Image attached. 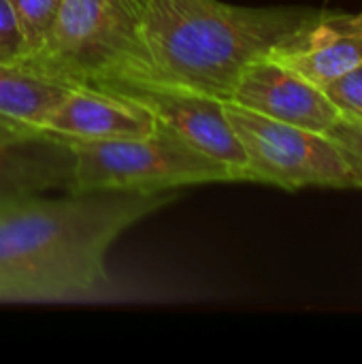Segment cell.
Segmentation results:
<instances>
[{
    "label": "cell",
    "mask_w": 362,
    "mask_h": 364,
    "mask_svg": "<svg viewBox=\"0 0 362 364\" xmlns=\"http://www.w3.org/2000/svg\"><path fill=\"white\" fill-rule=\"evenodd\" d=\"M175 198V192H68L0 211V303L107 301L109 250Z\"/></svg>",
    "instance_id": "1"
},
{
    "label": "cell",
    "mask_w": 362,
    "mask_h": 364,
    "mask_svg": "<svg viewBox=\"0 0 362 364\" xmlns=\"http://www.w3.org/2000/svg\"><path fill=\"white\" fill-rule=\"evenodd\" d=\"M307 6L143 0L141 41L154 85L230 100L243 70L320 17Z\"/></svg>",
    "instance_id": "2"
},
{
    "label": "cell",
    "mask_w": 362,
    "mask_h": 364,
    "mask_svg": "<svg viewBox=\"0 0 362 364\" xmlns=\"http://www.w3.org/2000/svg\"><path fill=\"white\" fill-rule=\"evenodd\" d=\"M141 9L143 0H62L49 38L26 62L73 85L149 83Z\"/></svg>",
    "instance_id": "3"
},
{
    "label": "cell",
    "mask_w": 362,
    "mask_h": 364,
    "mask_svg": "<svg viewBox=\"0 0 362 364\" xmlns=\"http://www.w3.org/2000/svg\"><path fill=\"white\" fill-rule=\"evenodd\" d=\"M64 141L75 158L70 194L177 192L186 186L241 181L230 166L190 147L162 128H156L147 136Z\"/></svg>",
    "instance_id": "4"
},
{
    "label": "cell",
    "mask_w": 362,
    "mask_h": 364,
    "mask_svg": "<svg viewBox=\"0 0 362 364\" xmlns=\"http://www.w3.org/2000/svg\"><path fill=\"white\" fill-rule=\"evenodd\" d=\"M226 117L247 160V181L303 188H356L337 145L322 132L284 124L224 100Z\"/></svg>",
    "instance_id": "5"
},
{
    "label": "cell",
    "mask_w": 362,
    "mask_h": 364,
    "mask_svg": "<svg viewBox=\"0 0 362 364\" xmlns=\"http://www.w3.org/2000/svg\"><path fill=\"white\" fill-rule=\"evenodd\" d=\"M102 90L139 102L154 115L158 128L224 162L241 177V181H247V160L226 117L224 100L154 83L113 85Z\"/></svg>",
    "instance_id": "6"
},
{
    "label": "cell",
    "mask_w": 362,
    "mask_h": 364,
    "mask_svg": "<svg viewBox=\"0 0 362 364\" xmlns=\"http://www.w3.org/2000/svg\"><path fill=\"white\" fill-rule=\"evenodd\" d=\"M73 151L58 134L0 117V211L66 190L73 181Z\"/></svg>",
    "instance_id": "7"
},
{
    "label": "cell",
    "mask_w": 362,
    "mask_h": 364,
    "mask_svg": "<svg viewBox=\"0 0 362 364\" xmlns=\"http://www.w3.org/2000/svg\"><path fill=\"white\" fill-rule=\"evenodd\" d=\"M230 102L265 117L322 134H326L341 115L320 85L271 55L252 62L243 70Z\"/></svg>",
    "instance_id": "8"
},
{
    "label": "cell",
    "mask_w": 362,
    "mask_h": 364,
    "mask_svg": "<svg viewBox=\"0 0 362 364\" xmlns=\"http://www.w3.org/2000/svg\"><path fill=\"white\" fill-rule=\"evenodd\" d=\"M271 58L322 87L362 64V13L322 11Z\"/></svg>",
    "instance_id": "9"
},
{
    "label": "cell",
    "mask_w": 362,
    "mask_h": 364,
    "mask_svg": "<svg viewBox=\"0 0 362 364\" xmlns=\"http://www.w3.org/2000/svg\"><path fill=\"white\" fill-rule=\"evenodd\" d=\"M156 128L154 115L139 102L87 85L73 87L43 126L45 132L83 141L147 136Z\"/></svg>",
    "instance_id": "10"
},
{
    "label": "cell",
    "mask_w": 362,
    "mask_h": 364,
    "mask_svg": "<svg viewBox=\"0 0 362 364\" xmlns=\"http://www.w3.org/2000/svg\"><path fill=\"white\" fill-rule=\"evenodd\" d=\"M77 87L26 60L0 64V117L43 130L47 117Z\"/></svg>",
    "instance_id": "11"
},
{
    "label": "cell",
    "mask_w": 362,
    "mask_h": 364,
    "mask_svg": "<svg viewBox=\"0 0 362 364\" xmlns=\"http://www.w3.org/2000/svg\"><path fill=\"white\" fill-rule=\"evenodd\" d=\"M6 2L13 11L15 23L21 34V43H23L21 60H26L36 51H41L45 41L49 38L62 0H6Z\"/></svg>",
    "instance_id": "12"
},
{
    "label": "cell",
    "mask_w": 362,
    "mask_h": 364,
    "mask_svg": "<svg viewBox=\"0 0 362 364\" xmlns=\"http://www.w3.org/2000/svg\"><path fill=\"white\" fill-rule=\"evenodd\" d=\"M326 136L341 151L348 168L354 175L356 188H362V119L339 115V119L326 130Z\"/></svg>",
    "instance_id": "13"
},
{
    "label": "cell",
    "mask_w": 362,
    "mask_h": 364,
    "mask_svg": "<svg viewBox=\"0 0 362 364\" xmlns=\"http://www.w3.org/2000/svg\"><path fill=\"white\" fill-rule=\"evenodd\" d=\"M341 115L362 119V64L322 85Z\"/></svg>",
    "instance_id": "14"
},
{
    "label": "cell",
    "mask_w": 362,
    "mask_h": 364,
    "mask_svg": "<svg viewBox=\"0 0 362 364\" xmlns=\"http://www.w3.org/2000/svg\"><path fill=\"white\" fill-rule=\"evenodd\" d=\"M23 58V43L6 0H0V64Z\"/></svg>",
    "instance_id": "15"
}]
</instances>
